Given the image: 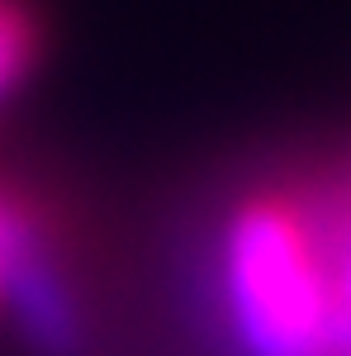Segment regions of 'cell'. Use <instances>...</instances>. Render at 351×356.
<instances>
[{
	"instance_id": "obj_3",
	"label": "cell",
	"mask_w": 351,
	"mask_h": 356,
	"mask_svg": "<svg viewBox=\"0 0 351 356\" xmlns=\"http://www.w3.org/2000/svg\"><path fill=\"white\" fill-rule=\"evenodd\" d=\"M38 15L28 0H0V105L28 81L38 62Z\"/></svg>"
},
{
	"instance_id": "obj_1",
	"label": "cell",
	"mask_w": 351,
	"mask_h": 356,
	"mask_svg": "<svg viewBox=\"0 0 351 356\" xmlns=\"http://www.w3.org/2000/svg\"><path fill=\"white\" fill-rule=\"evenodd\" d=\"M218 300L238 356H332L342 304L323 191L270 186L238 200L218 238Z\"/></svg>"
},
{
	"instance_id": "obj_2",
	"label": "cell",
	"mask_w": 351,
	"mask_h": 356,
	"mask_svg": "<svg viewBox=\"0 0 351 356\" xmlns=\"http://www.w3.org/2000/svg\"><path fill=\"white\" fill-rule=\"evenodd\" d=\"M48 247H53V233H48L43 209L24 191H15L10 181H0V304L10 295L15 275Z\"/></svg>"
},
{
	"instance_id": "obj_4",
	"label": "cell",
	"mask_w": 351,
	"mask_h": 356,
	"mask_svg": "<svg viewBox=\"0 0 351 356\" xmlns=\"http://www.w3.org/2000/svg\"><path fill=\"white\" fill-rule=\"evenodd\" d=\"M332 356H351V332L342 337V342H337V352H332Z\"/></svg>"
}]
</instances>
